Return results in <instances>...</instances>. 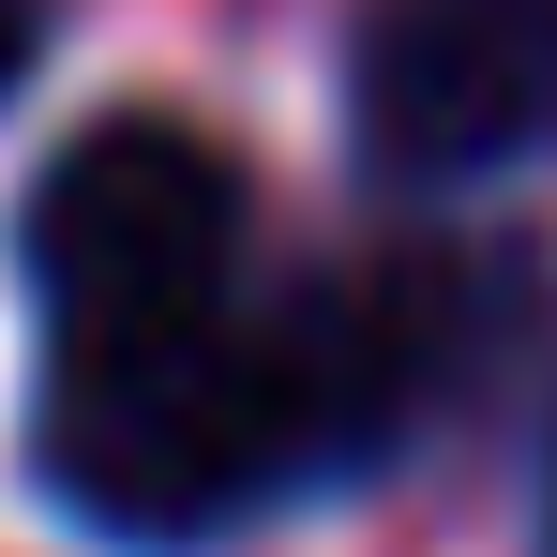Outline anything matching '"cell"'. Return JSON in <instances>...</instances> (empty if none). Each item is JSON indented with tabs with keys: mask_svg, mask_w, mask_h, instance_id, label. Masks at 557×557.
Masks as SVG:
<instances>
[{
	"mask_svg": "<svg viewBox=\"0 0 557 557\" xmlns=\"http://www.w3.org/2000/svg\"><path fill=\"white\" fill-rule=\"evenodd\" d=\"M30 61H46V0H0V106L30 91Z\"/></svg>",
	"mask_w": 557,
	"mask_h": 557,
	"instance_id": "cell-4",
	"label": "cell"
},
{
	"mask_svg": "<svg viewBox=\"0 0 557 557\" xmlns=\"http://www.w3.org/2000/svg\"><path fill=\"white\" fill-rule=\"evenodd\" d=\"M30 482L91 543L196 557V543H242L286 497H317V482H347V467H332V422H317V376L286 347V317L211 301L166 332L61 347L30 392Z\"/></svg>",
	"mask_w": 557,
	"mask_h": 557,
	"instance_id": "cell-1",
	"label": "cell"
},
{
	"mask_svg": "<svg viewBox=\"0 0 557 557\" xmlns=\"http://www.w3.org/2000/svg\"><path fill=\"white\" fill-rule=\"evenodd\" d=\"M15 272H30L61 347L211 317L226 272H242V166L166 106H121V121L46 151V182L15 211Z\"/></svg>",
	"mask_w": 557,
	"mask_h": 557,
	"instance_id": "cell-2",
	"label": "cell"
},
{
	"mask_svg": "<svg viewBox=\"0 0 557 557\" xmlns=\"http://www.w3.org/2000/svg\"><path fill=\"white\" fill-rule=\"evenodd\" d=\"M347 151L407 196H467L557 151V0H376L347 46Z\"/></svg>",
	"mask_w": 557,
	"mask_h": 557,
	"instance_id": "cell-3",
	"label": "cell"
}]
</instances>
